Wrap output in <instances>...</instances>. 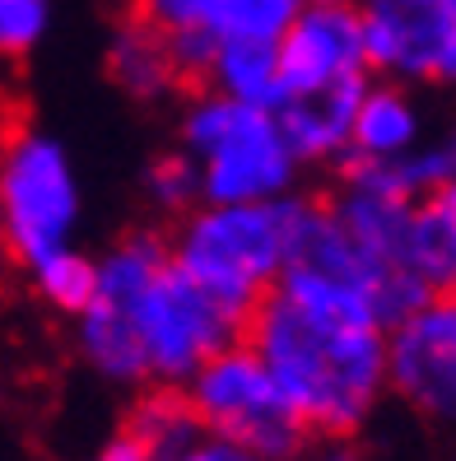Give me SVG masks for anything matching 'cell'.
Wrapping results in <instances>:
<instances>
[{
    "instance_id": "15",
    "label": "cell",
    "mask_w": 456,
    "mask_h": 461,
    "mask_svg": "<svg viewBox=\"0 0 456 461\" xmlns=\"http://www.w3.org/2000/svg\"><path fill=\"white\" fill-rule=\"evenodd\" d=\"M112 75L121 79V85L130 94H164L173 85V51H168V38L149 29V23H140V29H126L117 33V47H112Z\"/></svg>"
},
{
    "instance_id": "9",
    "label": "cell",
    "mask_w": 456,
    "mask_h": 461,
    "mask_svg": "<svg viewBox=\"0 0 456 461\" xmlns=\"http://www.w3.org/2000/svg\"><path fill=\"white\" fill-rule=\"evenodd\" d=\"M275 57H280L284 98L363 75L368 51H363L359 10L350 0H312L284 23V33L275 38Z\"/></svg>"
},
{
    "instance_id": "17",
    "label": "cell",
    "mask_w": 456,
    "mask_h": 461,
    "mask_svg": "<svg viewBox=\"0 0 456 461\" xmlns=\"http://www.w3.org/2000/svg\"><path fill=\"white\" fill-rule=\"evenodd\" d=\"M410 270L415 276L443 294V289H456V220L428 201V205H415V229H410Z\"/></svg>"
},
{
    "instance_id": "12",
    "label": "cell",
    "mask_w": 456,
    "mask_h": 461,
    "mask_svg": "<svg viewBox=\"0 0 456 461\" xmlns=\"http://www.w3.org/2000/svg\"><path fill=\"white\" fill-rule=\"evenodd\" d=\"M344 177H350V186H368V192L415 205V196H438L447 182H456V140H438V145H424L415 154L406 149L391 158L350 154L344 158Z\"/></svg>"
},
{
    "instance_id": "4",
    "label": "cell",
    "mask_w": 456,
    "mask_h": 461,
    "mask_svg": "<svg viewBox=\"0 0 456 461\" xmlns=\"http://www.w3.org/2000/svg\"><path fill=\"white\" fill-rule=\"evenodd\" d=\"M186 405L201 424V433L224 438L265 461H289L303 447L308 429L293 415V405L275 387V377L252 355V345H228L214 359H205L186 377Z\"/></svg>"
},
{
    "instance_id": "24",
    "label": "cell",
    "mask_w": 456,
    "mask_h": 461,
    "mask_svg": "<svg viewBox=\"0 0 456 461\" xmlns=\"http://www.w3.org/2000/svg\"><path fill=\"white\" fill-rule=\"evenodd\" d=\"M317 461H359V456H354L350 447H344V443H335V447H326V452H321Z\"/></svg>"
},
{
    "instance_id": "5",
    "label": "cell",
    "mask_w": 456,
    "mask_h": 461,
    "mask_svg": "<svg viewBox=\"0 0 456 461\" xmlns=\"http://www.w3.org/2000/svg\"><path fill=\"white\" fill-rule=\"evenodd\" d=\"M186 145L201 158V192L210 205L228 201H275L293 177V149L275 113L243 107L224 94L201 98L186 117Z\"/></svg>"
},
{
    "instance_id": "6",
    "label": "cell",
    "mask_w": 456,
    "mask_h": 461,
    "mask_svg": "<svg viewBox=\"0 0 456 461\" xmlns=\"http://www.w3.org/2000/svg\"><path fill=\"white\" fill-rule=\"evenodd\" d=\"M79 214V186L66 154L47 135H14L0 149V238L19 261H42L66 248Z\"/></svg>"
},
{
    "instance_id": "10",
    "label": "cell",
    "mask_w": 456,
    "mask_h": 461,
    "mask_svg": "<svg viewBox=\"0 0 456 461\" xmlns=\"http://www.w3.org/2000/svg\"><path fill=\"white\" fill-rule=\"evenodd\" d=\"M145 23L158 33H205L214 42L265 38L275 42L303 0H140Z\"/></svg>"
},
{
    "instance_id": "18",
    "label": "cell",
    "mask_w": 456,
    "mask_h": 461,
    "mask_svg": "<svg viewBox=\"0 0 456 461\" xmlns=\"http://www.w3.org/2000/svg\"><path fill=\"white\" fill-rule=\"evenodd\" d=\"M33 276H38V289L47 294V303H57L61 312H75V317L89 308V298L98 289V266L70 248L33 261Z\"/></svg>"
},
{
    "instance_id": "11",
    "label": "cell",
    "mask_w": 456,
    "mask_h": 461,
    "mask_svg": "<svg viewBox=\"0 0 456 461\" xmlns=\"http://www.w3.org/2000/svg\"><path fill=\"white\" fill-rule=\"evenodd\" d=\"M363 89H368L363 75H354V79H335L326 89L289 94L275 107V122L284 131L293 158H331L340 149H350V131H354Z\"/></svg>"
},
{
    "instance_id": "16",
    "label": "cell",
    "mask_w": 456,
    "mask_h": 461,
    "mask_svg": "<svg viewBox=\"0 0 456 461\" xmlns=\"http://www.w3.org/2000/svg\"><path fill=\"white\" fill-rule=\"evenodd\" d=\"M130 438H136L145 452H149V461L154 456H168V452H177L182 443H192L196 433H201V424H196V415H192V405H186V396L182 392H173V387H158V392H149L140 405H136V415H130Z\"/></svg>"
},
{
    "instance_id": "19",
    "label": "cell",
    "mask_w": 456,
    "mask_h": 461,
    "mask_svg": "<svg viewBox=\"0 0 456 461\" xmlns=\"http://www.w3.org/2000/svg\"><path fill=\"white\" fill-rule=\"evenodd\" d=\"M47 0H0V51L5 57L29 51L47 29Z\"/></svg>"
},
{
    "instance_id": "20",
    "label": "cell",
    "mask_w": 456,
    "mask_h": 461,
    "mask_svg": "<svg viewBox=\"0 0 456 461\" xmlns=\"http://www.w3.org/2000/svg\"><path fill=\"white\" fill-rule=\"evenodd\" d=\"M149 192L164 201V205H186V201L201 192V177L192 168V158H164V164H154Z\"/></svg>"
},
{
    "instance_id": "8",
    "label": "cell",
    "mask_w": 456,
    "mask_h": 461,
    "mask_svg": "<svg viewBox=\"0 0 456 461\" xmlns=\"http://www.w3.org/2000/svg\"><path fill=\"white\" fill-rule=\"evenodd\" d=\"M368 66L456 85V0H359Z\"/></svg>"
},
{
    "instance_id": "23",
    "label": "cell",
    "mask_w": 456,
    "mask_h": 461,
    "mask_svg": "<svg viewBox=\"0 0 456 461\" xmlns=\"http://www.w3.org/2000/svg\"><path fill=\"white\" fill-rule=\"evenodd\" d=\"M434 205L447 214V220H456V182H447V186H443V192L434 196Z\"/></svg>"
},
{
    "instance_id": "21",
    "label": "cell",
    "mask_w": 456,
    "mask_h": 461,
    "mask_svg": "<svg viewBox=\"0 0 456 461\" xmlns=\"http://www.w3.org/2000/svg\"><path fill=\"white\" fill-rule=\"evenodd\" d=\"M154 461H265V456H252L243 447H233L224 438H210V433H196L192 443H182L177 452L168 456H154Z\"/></svg>"
},
{
    "instance_id": "13",
    "label": "cell",
    "mask_w": 456,
    "mask_h": 461,
    "mask_svg": "<svg viewBox=\"0 0 456 461\" xmlns=\"http://www.w3.org/2000/svg\"><path fill=\"white\" fill-rule=\"evenodd\" d=\"M205 75L219 85L224 98L243 103V107L275 113V107L284 103L280 57H275V42H265V38H228V42H219Z\"/></svg>"
},
{
    "instance_id": "3",
    "label": "cell",
    "mask_w": 456,
    "mask_h": 461,
    "mask_svg": "<svg viewBox=\"0 0 456 461\" xmlns=\"http://www.w3.org/2000/svg\"><path fill=\"white\" fill-rule=\"evenodd\" d=\"M299 201H228L201 210L182 229L177 266L233 312H252L289 261Z\"/></svg>"
},
{
    "instance_id": "22",
    "label": "cell",
    "mask_w": 456,
    "mask_h": 461,
    "mask_svg": "<svg viewBox=\"0 0 456 461\" xmlns=\"http://www.w3.org/2000/svg\"><path fill=\"white\" fill-rule=\"evenodd\" d=\"M94 461H149V452H145L136 438H130V433H117V438L107 443Z\"/></svg>"
},
{
    "instance_id": "7",
    "label": "cell",
    "mask_w": 456,
    "mask_h": 461,
    "mask_svg": "<svg viewBox=\"0 0 456 461\" xmlns=\"http://www.w3.org/2000/svg\"><path fill=\"white\" fill-rule=\"evenodd\" d=\"M387 387L419 415L456 429V298L434 294L387 331Z\"/></svg>"
},
{
    "instance_id": "14",
    "label": "cell",
    "mask_w": 456,
    "mask_h": 461,
    "mask_svg": "<svg viewBox=\"0 0 456 461\" xmlns=\"http://www.w3.org/2000/svg\"><path fill=\"white\" fill-rule=\"evenodd\" d=\"M419 135V117L406 94L396 89H363V103L354 113V131H350V149L359 158H391L406 154Z\"/></svg>"
},
{
    "instance_id": "1",
    "label": "cell",
    "mask_w": 456,
    "mask_h": 461,
    "mask_svg": "<svg viewBox=\"0 0 456 461\" xmlns=\"http://www.w3.org/2000/svg\"><path fill=\"white\" fill-rule=\"evenodd\" d=\"M247 317L201 289L164 242L130 238L98 266V289L79 312V349L112 383H186L205 359L237 345Z\"/></svg>"
},
{
    "instance_id": "2",
    "label": "cell",
    "mask_w": 456,
    "mask_h": 461,
    "mask_svg": "<svg viewBox=\"0 0 456 461\" xmlns=\"http://www.w3.org/2000/svg\"><path fill=\"white\" fill-rule=\"evenodd\" d=\"M243 331L308 433H354L387 392V331L378 327L312 312L271 289Z\"/></svg>"
}]
</instances>
